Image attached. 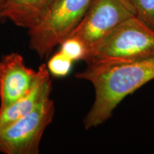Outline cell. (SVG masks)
<instances>
[{"label": "cell", "mask_w": 154, "mask_h": 154, "mask_svg": "<svg viewBox=\"0 0 154 154\" xmlns=\"http://www.w3.org/2000/svg\"><path fill=\"white\" fill-rule=\"evenodd\" d=\"M37 70L26 65L17 52L4 55L0 59V110L27 93L33 86Z\"/></svg>", "instance_id": "cell-6"}, {"label": "cell", "mask_w": 154, "mask_h": 154, "mask_svg": "<svg viewBox=\"0 0 154 154\" xmlns=\"http://www.w3.org/2000/svg\"><path fill=\"white\" fill-rule=\"evenodd\" d=\"M133 16L134 9L130 0H91L79 24L69 36L84 44L88 53L86 62L106 36Z\"/></svg>", "instance_id": "cell-5"}, {"label": "cell", "mask_w": 154, "mask_h": 154, "mask_svg": "<svg viewBox=\"0 0 154 154\" xmlns=\"http://www.w3.org/2000/svg\"><path fill=\"white\" fill-rule=\"evenodd\" d=\"M6 0H0V21H2V11L3 7L5 5Z\"/></svg>", "instance_id": "cell-12"}, {"label": "cell", "mask_w": 154, "mask_h": 154, "mask_svg": "<svg viewBox=\"0 0 154 154\" xmlns=\"http://www.w3.org/2000/svg\"><path fill=\"white\" fill-rule=\"evenodd\" d=\"M54 0H6L2 21L9 20L17 26L34 28L49 11Z\"/></svg>", "instance_id": "cell-8"}, {"label": "cell", "mask_w": 154, "mask_h": 154, "mask_svg": "<svg viewBox=\"0 0 154 154\" xmlns=\"http://www.w3.org/2000/svg\"><path fill=\"white\" fill-rule=\"evenodd\" d=\"M91 0H54L39 24L29 31V46L41 58L54 49L77 27Z\"/></svg>", "instance_id": "cell-3"}, {"label": "cell", "mask_w": 154, "mask_h": 154, "mask_svg": "<svg viewBox=\"0 0 154 154\" xmlns=\"http://www.w3.org/2000/svg\"><path fill=\"white\" fill-rule=\"evenodd\" d=\"M153 57L154 32L133 16L111 31L86 63L113 64Z\"/></svg>", "instance_id": "cell-2"}, {"label": "cell", "mask_w": 154, "mask_h": 154, "mask_svg": "<svg viewBox=\"0 0 154 154\" xmlns=\"http://www.w3.org/2000/svg\"><path fill=\"white\" fill-rule=\"evenodd\" d=\"M59 51L73 61H84L87 59V51L81 40L69 36L59 44Z\"/></svg>", "instance_id": "cell-9"}, {"label": "cell", "mask_w": 154, "mask_h": 154, "mask_svg": "<svg viewBox=\"0 0 154 154\" xmlns=\"http://www.w3.org/2000/svg\"><path fill=\"white\" fill-rule=\"evenodd\" d=\"M74 61L60 51L51 56L47 63L50 75L56 78H63L69 74L72 69Z\"/></svg>", "instance_id": "cell-10"}, {"label": "cell", "mask_w": 154, "mask_h": 154, "mask_svg": "<svg viewBox=\"0 0 154 154\" xmlns=\"http://www.w3.org/2000/svg\"><path fill=\"white\" fill-rule=\"evenodd\" d=\"M135 16L154 32V0H130Z\"/></svg>", "instance_id": "cell-11"}, {"label": "cell", "mask_w": 154, "mask_h": 154, "mask_svg": "<svg viewBox=\"0 0 154 154\" xmlns=\"http://www.w3.org/2000/svg\"><path fill=\"white\" fill-rule=\"evenodd\" d=\"M52 82L47 64L42 63L29 91L14 103L0 110V128L18 120L33 111L44 99L51 96Z\"/></svg>", "instance_id": "cell-7"}, {"label": "cell", "mask_w": 154, "mask_h": 154, "mask_svg": "<svg viewBox=\"0 0 154 154\" xmlns=\"http://www.w3.org/2000/svg\"><path fill=\"white\" fill-rule=\"evenodd\" d=\"M54 114V102L50 96L30 113L0 128V153L38 154L42 136Z\"/></svg>", "instance_id": "cell-4"}, {"label": "cell", "mask_w": 154, "mask_h": 154, "mask_svg": "<svg viewBox=\"0 0 154 154\" xmlns=\"http://www.w3.org/2000/svg\"><path fill=\"white\" fill-rule=\"evenodd\" d=\"M76 78L90 82L94 101L84 119L86 129L104 124L125 98L154 79V57L131 62L88 63Z\"/></svg>", "instance_id": "cell-1"}]
</instances>
